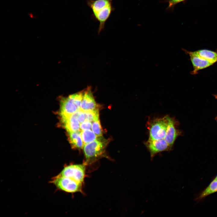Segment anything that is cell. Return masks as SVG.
Here are the masks:
<instances>
[{
    "mask_svg": "<svg viewBox=\"0 0 217 217\" xmlns=\"http://www.w3.org/2000/svg\"><path fill=\"white\" fill-rule=\"evenodd\" d=\"M113 0H86L91 9L94 19L99 22L98 33L104 30L105 23L115 10L112 5Z\"/></svg>",
    "mask_w": 217,
    "mask_h": 217,
    "instance_id": "6da1fadb",
    "label": "cell"
},
{
    "mask_svg": "<svg viewBox=\"0 0 217 217\" xmlns=\"http://www.w3.org/2000/svg\"><path fill=\"white\" fill-rule=\"evenodd\" d=\"M106 142L96 140L84 144L83 147L85 160L87 165L91 164L102 157H106L105 154Z\"/></svg>",
    "mask_w": 217,
    "mask_h": 217,
    "instance_id": "7a4b0ae2",
    "label": "cell"
},
{
    "mask_svg": "<svg viewBox=\"0 0 217 217\" xmlns=\"http://www.w3.org/2000/svg\"><path fill=\"white\" fill-rule=\"evenodd\" d=\"M168 116L156 118L150 121L147 127L149 133V140H165L168 126L170 119Z\"/></svg>",
    "mask_w": 217,
    "mask_h": 217,
    "instance_id": "3957f363",
    "label": "cell"
},
{
    "mask_svg": "<svg viewBox=\"0 0 217 217\" xmlns=\"http://www.w3.org/2000/svg\"><path fill=\"white\" fill-rule=\"evenodd\" d=\"M52 182L58 188L67 192L74 193L82 191L83 183L68 177L58 175L52 179Z\"/></svg>",
    "mask_w": 217,
    "mask_h": 217,
    "instance_id": "277c9868",
    "label": "cell"
},
{
    "mask_svg": "<svg viewBox=\"0 0 217 217\" xmlns=\"http://www.w3.org/2000/svg\"><path fill=\"white\" fill-rule=\"evenodd\" d=\"M86 165L84 163L70 165L65 166L58 175L83 183L85 176Z\"/></svg>",
    "mask_w": 217,
    "mask_h": 217,
    "instance_id": "5b68a950",
    "label": "cell"
},
{
    "mask_svg": "<svg viewBox=\"0 0 217 217\" xmlns=\"http://www.w3.org/2000/svg\"><path fill=\"white\" fill-rule=\"evenodd\" d=\"M145 145L149 151L151 159L157 153L164 151H168L171 148L164 139L148 140L145 143Z\"/></svg>",
    "mask_w": 217,
    "mask_h": 217,
    "instance_id": "8992f818",
    "label": "cell"
},
{
    "mask_svg": "<svg viewBox=\"0 0 217 217\" xmlns=\"http://www.w3.org/2000/svg\"><path fill=\"white\" fill-rule=\"evenodd\" d=\"M78 110L70 95L67 97L62 98L59 113L61 119L69 117Z\"/></svg>",
    "mask_w": 217,
    "mask_h": 217,
    "instance_id": "52a82bcc",
    "label": "cell"
},
{
    "mask_svg": "<svg viewBox=\"0 0 217 217\" xmlns=\"http://www.w3.org/2000/svg\"><path fill=\"white\" fill-rule=\"evenodd\" d=\"M184 51L186 53L189 55L193 66V70L191 72L192 74H197L199 70L207 68L214 64L212 62L194 54L192 51L186 50Z\"/></svg>",
    "mask_w": 217,
    "mask_h": 217,
    "instance_id": "ba28073f",
    "label": "cell"
},
{
    "mask_svg": "<svg viewBox=\"0 0 217 217\" xmlns=\"http://www.w3.org/2000/svg\"><path fill=\"white\" fill-rule=\"evenodd\" d=\"M83 91V97L80 109L83 111H89L98 109L90 87H88Z\"/></svg>",
    "mask_w": 217,
    "mask_h": 217,
    "instance_id": "9c48e42d",
    "label": "cell"
},
{
    "mask_svg": "<svg viewBox=\"0 0 217 217\" xmlns=\"http://www.w3.org/2000/svg\"><path fill=\"white\" fill-rule=\"evenodd\" d=\"M79 110L69 117L61 119L62 125L67 132L81 131L80 123L78 119Z\"/></svg>",
    "mask_w": 217,
    "mask_h": 217,
    "instance_id": "30bf717a",
    "label": "cell"
},
{
    "mask_svg": "<svg viewBox=\"0 0 217 217\" xmlns=\"http://www.w3.org/2000/svg\"><path fill=\"white\" fill-rule=\"evenodd\" d=\"M176 121L173 118H170L168 126L165 140L171 148L177 137L181 134V132L177 129Z\"/></svg>",
    "mask_w": 217,
    "mask_h": 217,
    "instance_id": "8fae6325",
    "label": "cell"
},
{
    "mask_svg": "<svg viewBox=\"0 0 217 217\" xmlns=\"http://www.w3.org/2000/svg\"><path fill=\"white\" fill-rule=\"evenodd\" d=\"M70 143L73 148L80 149L83 148L84 143L80 131L67 132Z\"/></svg>",
    "mask_w": 217,
    "mask_h": 217,
    "instance_id": "7c38bea8",
    "label": "cell"
},
{
    "mask_svg": "<svg viewBox=\"0 0 217 217\" xmlns=\"http://www.w3.org/2000/svg\"><path fill=\"white\" fill-rule=\"evenodd\" d=\"M192 52L194 54L214 63L217 62V51L202 49Z\"/></svg>",
    "mask_w": 217,
    "mask_h": 217,
    "instance_id": "4fadbf2b",
    "label": "cell"
},
{
    "mask_svg": "<svg viewBox=\"0 0 217 217\" xmlns=\"http://www.w3.org/2000/svg\"><path fill=\"white\" fill-rule=\"evenodd\" d=\"M217 192V180L214 179L199 195L198 200H201L208 195Z\"/></svg>",
    "mask_w": 217,
    "mask_h": 217,
    "instance_id": "5bb4252c",
    "label": "cell"
},
{
    "mask_svg": "<svg viewBox=\"0 0 217 217\" xmlns=\"http://www.w3.org/2000/svg\"><path fill=\"white\" fill-rule=\"evenodd\" d=\"M81 135L84 144L97 140L99 137L90 129L81 131Z\"/></svg>",
    "mask_w": 217,
    "mask_h": 217,
    "instance_id": "9a60e30c",
    "label": "cell"
},
{
    "mask_svg": "<svg viewBox=\"0 0 217 217\" xmlns=\"http://www.w3.org/2000/svg\"><path fill=\"white\" fill-rule=\"evenodd\" d=\"M83 111L85 116V121H87L93 122L99 119L98 109L92 111Z\"/></svg>",
    "mask_w": 217,
    "mask_h": 217,
    "instance_id": "2e32d148",
    "label": "cell"
},
{
    "mask_svg": "<svg viewBox=\"0 0 217 217\" xmlns=\"http://www.w3.org/2000/svg\"><path fill=\"white\" fill-rule=\"evenodd\" d=\"M91 129L93 131L98 137H101L102 136V129L99 119L93 122Z\"/></svg>",
    "mask_w": 217,
    "mask_h": 217,
    "instance_id": "e0dca14e",
    "label": "cell"
},
{
    "mask_svg": "<svg viewBox=\"0 0 217 217\" xmlns=\"http://www.w3.org/2000/svg\"><path fill=\"white\" fill-rule=\"evenodd\" d=\"M91 122L85 121L80 124L81 131L90 129L92 127Z\"/></svg>",
    "mask_w": 217,
    "mask_h": 217,
    "instance_id": "ac0fdd59",
    "label": "cell"
},
{
    "mask_svg": "<svg viewBox=\"0 0 217 217\" xmlns=\"http://www.w3.org/2000/svg\"><path fill=\"white\" fill-rule=\"evenodd\" d=\"M78 119L80 124L85 121V116L83 111L80 109L79 110Z\"/></svg>",
    "mask_w": 217,
    "mask_h": 217,
    "instance_id": "d6986e66",
    "label": "cell"
},
{
    "mask_svg": "<svg viewBox=\"0 0 217 217\" xmlns=\"http://www.w3.org/2000/svg\"><path fill=\"white\" fill-rule=\"evenodd\" d=\"M184 0H169V7H170L174 4Z\"/></svg>",
    "mask_w": 217,
    "mask_h": 217,
    "instance_id": "ffe728a7",
    "label": "cell"
},
{
    "mask_svg": "<svg viewBox=\"0 0 217 217\" xmlns=\"http://www.w3.org/2000/svg\"><path fill=\"white\" fill-rule=\"evenodd\" d=\"M213 96L217 100V94L213 95Z\"/></svg>",
    "mask_w": 217,
    "mask_h": 217,
    "instance_id": "44dd1931",
    "label": "cell"
},
{
    "mask_svg": "<svg viewBox=\"0 0 217 217\" xmlns=\"http://www.w3.org/2000/svg\"><path fill=\"white\" fill-rule=\"evenodd\" d=\"M214 179L215 180H217V176L215 177V179Z\"/></svg>",
    "mask_w": 217,
    "mask_h": 217,
    "instance_id": "7402d4cb",
    "label": "cell"
},
{
    "mask_svg": "<svg viewBox=\"0 0 217 217\" xmlns=\"http://www.w3.org/2000/svg\"><path fill=\"white\" fill-rule=\"evenodd\" d=\"M216 118V120L217 121V118Z\"/></svg>",
    "mask_w": 217,
    "mask_h": 217,
    "instance_id": "603a6c76",
    "label": "cell"
}]
</instances>
